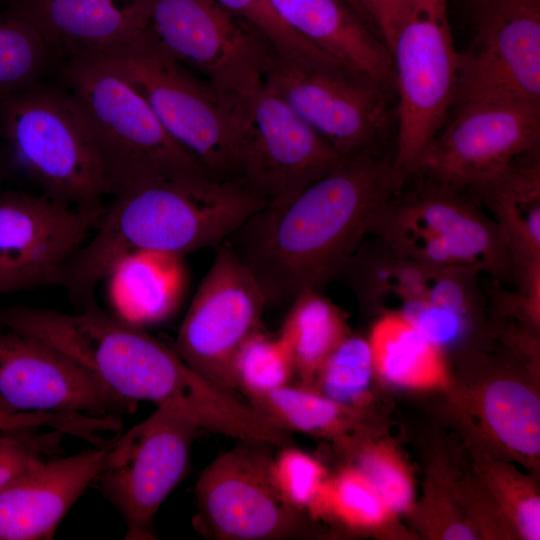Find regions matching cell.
<instances>
[{
    "instance_id": "6da1fadb",
    "label": "cell",
    "mask_w": 540,
    "mask_h": 540,
    "mask_svg": "<svg viewBox=\"0 0 540 540\" xmlns=\"http://www.w3.org/2000/svg\"><path fill=\"white\" fill-rule=\"evenodd\" d=\"M406 176L392 153L365 149L300 191L268 202L226 240L258 283L267 306L322 291L369 236Z\"/></svg>"
},
{
    "instance_id": "9a60e30c",
    "label": "cell",
    "mask_w": 540,
    "mask_h": 540,
    "mask_svg": "<svg viewBox=\"0 0 540 540\" xmlns=\"http://www.w3.org/2000/svg\"><path fill=\"white\" fill-rule=\"evenodd\" d=\"M452 109L415 173L472 192L539 150L540 106L467 101Z\"/></svg>"
},
{
    "instance_id": "f35d334b",
    "label": "cell",
    "mask_w": 540,
    "mask_h": 540,
    "mask_svg": "<svg viewBox=\"0 0 540 540\" xmlns=\"http://www.w3.org/2000/svg\"><path fill=\"white\" fill-rule=\"evenodd\" d=\"M390 52L412 0H347Z\"/></svg>"
},
{
    "instance_id": "b9f144b4",
    "label": "cell",
    "mask_w": 540,
    "mask_h": 540,
    "mask_svg": "<svg viewBox=\"0 0 540 540\" xmlns=\"http://www.w3.org/2000/svg\"><path fill=\"white\" fill-rule=\"evenodd\" d=\"M495 0H469L475 19L483 13Z\"/></svg>"
},
{
    "instance_id": "836d02e7",
    "label": "cell",
    "mask_w": 540,
    "mask_h": 540,
    "mask_svg": "<svg viewBox=\"0 0 540 540\" xmlns=\"http://www.w3.org/2000/svg\"><path fill=\"white\" fill-rule=\"evenodd\" d=\"M272 473L285 501L307 516L329 476L317 458L294 445L280 448L273 457Z\"/></svg>"
},
{
    "instance_id": "52a82bcc",
    "label": "cell",
    "mask_w": 540,
    "mask_h": 540,
    "mask_svg": "<svg viewBox=\"0 0 540 540\" xmlns=\"http://www.w3.org/2000/svg\"><path fill=\"white\" fill-rule=\"evenodd\" d=\"M101 58L144 97L168 134L206 171L240 181L232 143L233 95L178 62L144 30Z\"/></svg>"
},
{
    "instance_id": "5bb4252c",
    "label": "cell",
    "mask_w": 540,
    "mask_h": 540,
    "mask_svg": "<svg viewBox=\"0 0 540 540\" xmlns=\"http://www.w3.org/2000/svg\"><path fill=\"white\" fill-rule=\"evenodd\" d=\"M263 293L231 247L223 242L180 325L177 354L207 380L237 393L234 361L262 329Z\"/></svg>"
},
{
    "instance_id": "ac0fdd59",
    "label": "cell",
    "mask_w": 540,
    "mask_h": 540,
    "mask_svg": "<svg viewBox=\"0 0 540 540\" xmlns=\"http://www.w3.org/2000/svg\"><path fill=\"white\" fill-rule=\"evenodd\" d=\"M476 23L472 41L459 52L453 105L491 101L540 106V11Z\"/></svg>"
},
{
    "instance_id": "603a6c76",
    "label": "cell",
    "mask_w": 540,
    "mask_h": 540,
    "mask_svg": "<svg viewBox=\"0 0 540 540\" xmlns=\"http://www.w3.org/2000/svg\"><path fill=\"white\" fill-rule=\"evenodd\" d=\"M473 405L477 424L472 431L481 440L473 444L538 470L540 400L534 389L512 376L494 378L476 394Z\"/></svg>"
},
{
    "instance_id": "ab89813d",
    "label": "cell",
    "mask_w": 540,
    "mask_h": 540,
    "mask_svg": "<svg viewBox=\"0 0 540 540\" xmlns=\"http://www.w3.org/2000/svg\"><path fill=\"white\" fill-rule=\"evenodd\" d=\"M532 11H540V0H495L476 21Z\"/></svg>"
},
{
    "instance_id": "74e56055",
    "label": "cell",
    "mask_w": 540,
    "mask_h": 540,
    "mask_svg": "<svg viewBox=\"0 0 540 540\" xmlns=\"http://www.w3.org/2000/svg\"><path fill=\"white\" fill-rule=\"evenodd\" d=\"M20 428L57 429L65 435L88 440L95 431L96 421L84 414L12 412L0 403V430Z\"/></svg>"
},
{
    "instance_id": "8fae6325",
    "label": "cell",
    "mask_w": 540,
    "mask_h": 540,
    "mask_svg": "<svg viewBox=\"0 0 540 540\" xmlns=\"http://www.w3.org/2000/svg\"><path fill=\"white\" fill-rule=\"evenodd\" d=\"M273 446L240 441L215 458L195 486V528L218 540H289L317 536L315 524L281 496L272 473Z\"/></svg>"
},
{
    "instance_id": "7402d4cb",
    "label": "cell",
    "mask_w": 540,
    "mask_h": 540,
    "mask_svg": "<svg viewBox=\"0 0 540 540\" xmlns=\"http://www.w3.org/2000/svg\"><path fill=\"white\" fill-rule=\"evenodd\" d=\"M284 22L340 64L393 87L391 55L347 0H270Z\"/></svg>"
},
{
    "instance_id": "2e32d148",
    "label": "cell",
    "mask_w": 540,
    "mask_h": 540,
    "mask_svg": "<svg viewBox=\"0 0 540 540\" xmlns=\"http://www.w3.org/2000/svg\"><path fill=\"white\" fill-rule=\"evenodd\" d=\"M0 403L12 412L121 417L135 404L37 338L0 329Z\"/></svg>"
},
{
    "instance_id": "f1b7e54d",
    "label": "cell",
    "mask_w": 540,
    "mask_h": 540,
    "mask_svg": "<svg viewBox=\"0 0 540 540\" xmlns=\"http://www.w3.org/2000/svg\"><path fill=\"white\" fill-rule=\"evenodd\" d=\"M472 469L514 536L540 538V496L533 480L512 464L472 444Z\"/></svg>"
},
{
    "instance_id": "5b68a950",
    "label": "cell",
    "mask_w": 540,
    "mask_h": 540,
    "mask_svg": "<svg viewBox=\"0 0 540 540\" xmlns=\"http://www.w3.org/2000/svg\"><path fill=\"white\" fill-rule=\"evenodd\" d=\"M369 236L428 266L472 267L500 283L513 281L505 238L477 199L418 173L380 209Z\"/></svg>"
},
{
    "instance_id": "cb8c5ba5",
    "label": "cell",
    "mask_w": 540,
    "mask_h": 540,
    "mask_svg": "<svg viewBox=\"0 0 540 540\" xmlns=\"http://www.w3.org/2000/svg\"><path fill=\"white\" fill-rule=\"evenodd\" d=\"M366 339L373 372L384 381L415 390L449 385L446 351L427 339L402 313H379Z\"/></svg>"
},
{
    "instance_id": "4dcf8cb0",
    "label": "cell",
    "mask_w": 540,
    "mask_h": 540,
    "mask_svg": "<svg viewBox=\"0 0 540 540\" xmlns=\"http://www.w3.org/2000/svg\"><path fill=\"white\" fill-rule=\"evenodd\" d=\"M373 374L367 339L350 333L327 357L307 389L346 405L366 406Z\"/></svg>"
},
{
    "instance_id": "7a4b0ae2",
    "label": "cell",
    "mask_w": 540,
    "mask_h": 540,
    "mask_svg": "<svg viewBox=\"0 0 540 540\" xmlns=\"http://www.w3.org/2000/svg\"><path fill=\"white\" fill-rule=\"evenodd\" d=\"M0 328L58 349L119 398L171 409L201 430L233 419L235 395L188 366L173 347L92 303L75 313L28 305L0 308Z\"/></svg>"
},
{
    "instance_id": "9c48e42d",
    "label": "cell",
    "mask_w": 540,
    "mask_h": 540,
    "mask_svg": "<svg viewBox=\"0 0 540 540\" xmlns=\"http://www.w3.org/2000/svg\"><path fill=\"white\" fill-rule=\"evenodd\" d=\"M263 83L342 157L381 146L391 122H396L391 85L330 58L273 51Z\"/></svg>"
},
{
    "instance_id": "7bdbcfd3",
    "label": "cell",
    "mask_w": 540,
    "mask_h": 540,
    "mask_svg": "<svg viewBox=\"0 0 540 540\" xmlns=\"http://www.w3.org/2000/svg\"><path fill=\"white\" fill-rule=\"evenodd\" d=\"M4 174V165H3V158L0 154V180L2 179Z\"/></svg>"
},
{
    "instance_id": "8d00e7d4",
    "label": "cell",
    "mask_w": 540,
    "mask_h": 540,
    "mask_svg": "<svg viewBox=\"0 0 540 540\" xmlns=\"http://www.w3.org/2000/svg\"><path fill=\"white\" fill-rule=\"evenodd\" d=\"M425 498L420 504L423 527L431 537L476 539L477 533L467 521L452 492L448 474L431 476Z\"/></svg>"
},
{
    "instance_id": "3957f363",
    "label": "cell",
    "mask_w": 540,
    "mask_h": 540,
    "mask_svg": "<svg viewBox=\"0 0 540 540\" xmlns=\"http://www.w3.org/2000/svg\"><path fill=\"white\" fill-rule=\"evenodd\" d=\"M267 203L241 181L209 173L137 186L106 206L60 286L80 307L89 305L97 285L125 256L216 248Z\"/></svg>"
},
{
    "instance_id": "44dd1931",
    "label": "cell",
    "mask_w": 540,
    "mask_h": 540,
    "mask_svg": "<svg viewBox=\"0 0 540 540\" xmlns=\"http://www.w3.org/2000/svg\"><path fill=\"white\" fill-rule=\"evenodd\" d=\"M508 245L517 291L540 295V157L530 152L470 192Z\"/></svg>"
},
{
    "instance_id": "d590c367",
    "label": "cell",
    "mask_w": 540,
    "mask_h": 540,
    "mask_svg": "<svg viewBox=\"0 0 540 540\" xmlns=\"http://www.w3.org/2000/svg\"><path fill=\"white\" fill-rule=\"evenodd\" d=\"M64 435L57 429L0 430V488L35 464L59 453Z\"/></svg>"
},
{
    "instance_id": "ba28073f",
    "label": "cell",
    "mask_w": 540,
    "mask_h": 540,
    "mask_svg": "<svg viewBox=\"0 0 540 540\" xmlns=\"http://www.w3.org/2000/svg\"><path fill=\"white\" fill-rule=\"evenodd\" d=\"M396 101L394 163L405 176L417 170L452 109L459 52L448 0H412L390 49Z\"/></svg>"
},
{
    "instance_id": "8992f818",
    "label": "cell",
    "mask_w": 540,
    "mask_h": 540,
    "mask_svg": "<svg viewBox=\"0 0 540 540\" xmlns=\"http://www.w3.org/2000/svg\"><path fill=\"white\" fill-rule=\"evenodd\" d=\"M0 132L44 196L100 221L109 196L91 134L67 88L0 94Z\"/></svg>"
},
{
    "instance_id": "d6986e66",
    "label": "cell",
    "mask_w": 540,
    "mask_h": 540,
    "mask_svg": "<svg viewBox=\"0 0 540 540\" xmlns=\"http://www.w3.org/2000/svg\"><path fill=\"white\" fill-rule=\"evenodd\" d=\"M111 441L69 457L41 461L2 486L0 540L52 539L64 516L104 468Z\"/></svg>"
},
{
    "instance_id": "4fadbf2b",
    "label": "cell",
    "mask_w": 540,
    "mask_h": 540,
    "mask_svg": "<svg viewBox=\"0 0 540 540\" xmlns=\"http://www.w3.org/2000/svg\"><path fill=\"white\" fill-rule=\"evenodd\" d=\"M145 30L174 59L228 95L261 84L274 51L215 0H151Z\"/></svg>"
},
{
    "instance_id": "d4e9b609",
    "label": "cell",
    "mask_w": 540,
    "mask_h": 540,
    "mask_svg": "<svg viewBox=\"0 0 540 540\" xmlns=\"http://www.w3.org/2000/svg\"><path fill=\"white\" fill-rule=\"evenodd\" d=\"M177 255L133 252L117 262L109 280L115 315L143 327L167 319L176 309L183 288V269Z\"/></svg>"
},
{
    "instance_id": "60d3db41",
    "label": "cell",
    "mask_w": 540,
    "mask_h": 540,
    "mask_svg": "<svg viewBox=\"0 0 540 540\" xmlns=\"http://www.w3.org/2000/svg\"><path fill=\"white\" fill-rule=\"evenodd\" d=\"M17 291L14 283L6 272L0 267V294H6Z\"/></svg>"
},
{
    "instance_id": "1f68e13d",
    "label": "cell",
    "mask_w": 540,
    "mask_h": 540,
    "mask_svg": "<svg viewBox=\"0 0 540 540\" xmlns=\"http://www.w3.org/2000/svg\"><path fill=\"white\" fill-rule=\"evenodd\" d=\"M293 376L286 345L279 336L270 337L263 330L243 344L234 361L237 392L241 391L248 400L290 385Z\"/></svg>"
},
{
    "instance_id": "484cf974",
    "label": "cell",
    "mask_w": 540,
    "mask_h": 540,
    "mask_svg": "<svg viewBox=\"0 0 540 540\" xmlns=\"http://www.w3.org/2000/svg\"><path fill=\"white\" fill-rule=\"evenodd\" d=\"M282 429L331 440L351 452L368 439L366 406L346 405L287 385L248 400Z\"/></svg>"
},
{
    "instance_id": "277c9868",
    "label": "cell",
    "mask_w": 540,
    "mask_h": 540,
    "mask_svg": "<svg viewBox=\"0 0 540 540\" xmlns=\"http://www.w3.org/2000/svg\"><path fill=\"white\" fill-rule=\"evenodd\" d=\"M61 73L91 134L109 196L150 182L209 173L168 134L144 97L106 61L65 62Z\"/></svg>"
},
{
    "instance_id": "d6a6232c",
    "label": "cell",
    "mask_w": 540,
    "mask_h": 540,
    "mask_svg": "<svg viewBox=\"0 0 540 540\" xmlns=\"http://www.w3.org/2000/svg\"><path fill=\"white\" fill-rule=\"evenodd\" d=\"M351 453L354 465L368 477L394 514L413 511L415 493L412 473L391 443L368 438Z\"/></svg>"
},
{
    "instance_id": "7c38bea8",
    "label": "cell",
    "mask_w": 540,
    "mask_h": 540,
    "mask_svg": "<svg viewBox=\"0 0 540 540\" xmlns=\"http://www.w3.org/2000/svg\"><path fill=\"white\" fill-rule=\"evenodd\" d=\"M201 429L183 415L157 407L110 444L94 482L122 516L125 540L157 539L155 518L186 474Z\"/></svg>"
},
{
    "instance_id": "ffe728a7",
    "label": "cell",
    "mask_w": 540,
    "mask_h": 540,
    "mask_svg": "<svg viewBox=\"0 0 540 540\" xmlns=\"http://www.w3.org/2000/svg\"><path fill=\"white\" fill-rule=\"evenodd\" d=\"M151 0H12L8 10L38 31L53 60L101 56L138 37Z\"/></svg>"
},
{
    "instance_id": "83f0119b",
    "label": "cell",
    "mask_w": 540,
    "mask_h": 540,
    "mask_svg": "<svg viewBox=\"0 0 540 540\" xmlns=\"http://www.w3.org/2000/svg\"><path fill=\"white\" fill-rule=\"evenodd\" d=\"M308 516L350 531L372 532L386 527L396 514L368 477L351 464L328 476Z\"/></svg>"
},
{
    "instance_id": "e575fe53",
    "label": "cell",
    "mask_w": 540,
    "mask_h": 540,
    "mask_svg": "<svg viewBox=\"0 0 540 540\" xmlns=\"http://www.w3.org/2000/svg\"><path fill=\"white\" fill-rule=\"evenodd\" d=\"M215 1L256 29L280 55L331 58L290 28L270 0Z\"/></svg>"
},
{
    "instance_id": "4316f807",
    "label": "cell",
    "mask_w": 540,
    "mask_h": 540,
    "mask_svg": "<svg viewBox=\"0 0 540 540\" xmlns=\"http://www.w3.org/2000/svg\"><path fill=\"white\" fill-rule=\"evenodd\" d=\"M344 312L322 291H306L290 304L279 337L301 387H309L331 352L350 334Z\"/></svg>"
},
{
    "instance_id": "f546056e",
    "label": "cell",
    "mask_w": 540,
    "mask_h": 540,
    "mask_svg": "<svg viewBox=\"0 0 540 540\" xmlns=\"http://www.w3.org/2000/svg\"><path fill=\"white\" fill-rule=\"evenodd\" d=\"M53 58L32 24L7 10L0 14V94L39 83Z\"/></svg>"
},
{
    "instance_id": "30bf717a",
    "label": "cell",
    "mask_w": 540,
    "mask_h": 540,
    "mask_svg": "<svg viewBox=\"0 0 540 540\" xmlns=\"http://www.w3.org/2000/svg\"><path fill=\"white\" fill-rule=\"evenodd\" d=\"M230 126L238 178L267 202L300 191L344 158L263 82L232 97Z\"/></svg>"
},
{
    "instance_id": "e0dca14e",
    "label": "cell",
    "mask_w": 540,
    "mask_h": 540,
    "mask_svg": "<svg viewBox=\"0 0 540 540\" xmlns=\"http://www.w3.org/2000/svg\"><path fill=\"white\" fill-rule=\"evenodd\" d=\"M98 222L44 195L0 193V267L17 291L60 286Z\"/></svg>"
}]
</instances>
